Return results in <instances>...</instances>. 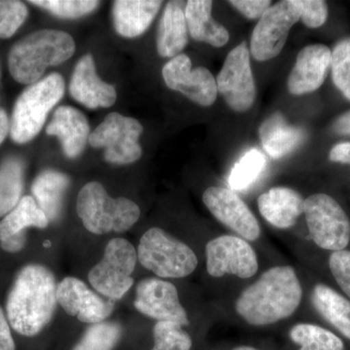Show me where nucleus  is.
Listing matches in <instances>:
<instances>
[{"label":"nucleus","mask_w":350,"mask_h":350,"mask_svg":"<svg viewBox=\"0 0 350 350\" xmlns=\"http://www.w3.org/2000/svg\"><path fill=\"white\" fill-rule=\"evenodd\" d=\"M303 300V287L293 267H271L243 290L234 310L251 326L265 327L289 319Z\"/></svg>","instance_id":"f257e3e1"},{"label":"nucleus","mask_w":350,"mask_h":350,"mask_svg":"<svg viewBox=\"0 0 350 350\" xmlns=\"http://www.w3.org/2000/svg\"><path fill=\"white\" fill-rule=\"evenodd\" d=\"M57 283L54 273L42 265L24 267L6 301V315L14 330L34 337L49 324L57 308Z\"/></svg>","instance_id":"f03ea898"},{"label":"nucleus","mask_w":350,"mask_h":350,"mask_svg":"<svg viewBox=\"0 0 350 350\" xmlns=\"http://www.w3.org/2000/svg\"><path fill=\"white\" fill-rule=\"evenodd\" d=\"M76 45L70 34L57 29H41L25 36L9 54V71L21 84L41 80L46 69L64 64L75 55Z\"/></svg>","instance_id":"7ed1b4c3"},{"label":"nucleus","mask_w":350,"mask_h":350,"mask_svg":"<svg viewBox=\"0 0 350 350\" xmlns=\"http://www.w3.org/2000/svg\"><path fill=\"white\" fill-rule=\"evenodd\" d=\"M78 216L87 231L94 234L124 232L140 217L139 206L126 198L110 197L98 182L83 186L76 204Z\"/></svg>","instance_id":"20e7f679"},{"label":"nucleus","mask_w":350,"mask_h":350,"mask_svg":"<svg viewBox=\"0 0 350 350\" xmlns=\"http://www.w3.org/2000/svg\"><path fill=\"white\" fill-rule=\"evenodd\" d=\"M66 82L59 73L29 85L14 105L10 135L14 142L27 144L42 130L46 119L57 103L63 100Z\"/></svg>","instance_id":"39448f33"},{"label":"nucleus","mask_w":350,"mask_h":350,"mask_svg":"<svg viewBox=\"0 0 350 350\" xmlns=\"http://www.w3.org/2000/svg\"><path fill=\"white\" fill-rule=\"evenodd\" d=\"M142 267L162 280H175L192 275L199 265L194 250L160 228L144 232L137 247Z\"/></svg>","instance_id":"423d86ee"},{"label":"nucleus","mask_w":350,"mask_h":350,"mask_svg":"<svg viewBox=\"0 0 350 350\" xmlns=\"http://www.w3.org/2000/svg\"><path fill=\"white\" fill-rule=\"evenodd\" d=\"M137 262L135 246L125 239H113L107 243L100 262L88 275L91 286L112 301L120 300L133 285L131 278Z\"/></svg>","instance_id":"0eeeda50"},{"label":"nucleus","mask_w":350,"mask_h":350,"mask_svg":"<svg viewBox=\"0 0 350 350\" xmlns=\"http://www.w3.org/2000/svg\"><path fill=\"white\" fill-rule=\"evenodd\" d=\"M306 226L313 243L324 250H344L350 243V220L331 196L319 193L304 204Z\"/></svg>","instance_id":"6e6552de"},{"label":"nucleus","mask_w":350,"mask_h":350,"mask_svg":"<svg viewBox=\"0 0 350 350\" xmlns=\"http://www.w3.org/2000/svg\"><path fill=\"white\" fill-rule=\"evenodd\" d=\"M144 126L137 119L109 113L89 137L94 148H105V159L112 165H131L139 160L142 148L139 140Z\"/></svg>","instance_id":"1a4fd4ad"},{"label":"nucleus","mask_w":350,"mask_h":350,"mask_svg":"<svg viewBox=\"0 0 350 350\" xmlns=\"http://www.w3.org/2000/svg\"><path fill=\"white\" fill-rule=\"evenodd\" d=\"M301 17L299 0H284L269 7L258 21L250 40V53L265 62L280 54L292 27Z\"/></svg>","instance_id":"9d476101"},{"label":"nucleus","mask_w":350,"mask_h":350,"mask_svg":"<svg viewBox=\"0 0 350 350\" xmlns=\"http://www.w3.org/2000/svg\"><path fill=\"white\" fill-rule=\"evenodd\" d=\"M206 271L213 278H253L259 269L258 255L250 241L236 234H222L206 246Z\"/></svg>","instance_id":"9b49d317"},{"label":"nucleus","mask_w":350,"mask_h":350,"mask_svg":"<svg viewBox=\"0 0 350 350\" xmlns=\"http://www.w3.org/2000/svg\"><path fill=\"white\" fill-rule=\"evenodd\" d=\"M217 90L236 112H246L256 98V86L250 64L247 44L241 43L228 54L216 78Z\"/></svg>","instance_id":"f8f14e48"},{"label":"nucleus","mask_w":350,"mask_h":350,"mask_svg":"<svg viewBox=\"0 0 350 350\" xmlns=\"http://www.w3.org/2000/svg\"><path fill=\"white\" fill-rule=\"evenodd\" d=\"M163 81L170 90L179 92L200 107H211L217 98L215 78L206 68L192 69V62L185 54L172 57L163 68Z\"/></svg>","instance_id":"ddd939ff"},{"label":"nucleus","mask_w":350,"mask_h":350,"mask_svg":"<svg viewBox=\"0 0 350 350\" xmlns=\"http://www.w3.org/2000/svg\"><path fill=\"white\" fill-rule=\"evenodd\" d=\"M202 202L214 217L239 238L255 241L261 236L256 216L234 191L211 186L204 191Z\"/></svg>","instance_id":"4468645a"},{"label":"nucleus","mask_w":350,"mask_h":350,"mask_svg":"<svg viewBox=\"0 0 350 350\" xmlns=\"http://www.w3.org/2000/svg\"><path fill=\"white\" fill-rule=\"evenodd\" d=\"M133 305L137 312L157 322H174L182 327L190 324L178 290L162 278H145L138 283Z\"/></svg>","instance_id":"2eb2a0df"},{"label":"nucleus","mask_w":350,"mask_h":350,"mask_svg":"<svg viewBox=\"0 0 350 350\" xmlns=\"http://www.w3.org/2000/svg\"><path fill=\"white\" fill-rule=\"evenodd\" d=\"M57 300L64 312L83 323H100L114 310V301L105 300L86 283L72 276L64 278L57 284Z\"/></svg>","instance_id":"dca6fc26"},{"label":"nucleus","mask_w":350,"mask_h":350,"mask_svg":"<svg viewBox=\"0 0 350 350\" xmlns=\"http://www.w3.org/2000/svg\"><path fill=\"white\" fill-rule=\"evenodd\" d=\"M332 51L323 44L306 46L297 56L287 80L288 91L295 96L312 93L323 85L331 68Z\"/></svg>","instance_id":"f3484780"},{"label":"nucleus","mask_w":350,"mask_h":350,"mask_svg":"<svg viewBox=\"0 0 350 350\" xmlns=\"http://www.w3.org/2000/svg\"><path fill=\"white\" fill-rule=\"evenodd\" d=\"M69 93L88 109L110 107L117 100L116 89L98 77L94 57L90 54L76 64L69 83Z\"/></svg>","instance_id":"a211bd4d"},{"label":"nucleus","mask_w":350,"mask_h":350,"mask_svg":"<svg viewBox=\"0 0 350 350\" xmlns=\"http://www.w3.org/2000/svg\"><path fill=\"white\" fill-rule=\"evenodd\" d=\"M49 219L41 211L36 200L25 196L13 211L0 221V245L8 253H17L25 247L27 241L25 230L36 227L45 229Z\"/></svg>","instance_id":"6ab92c4d"},{"label":"nucleus","mask_w":350,"mask_h":350,"mask_svg":"<svg viewBox=\"0 0 350 350\" xmlns=\"http://www.w3.org/2000/svg\"><path fill=\"white\" fill-rule=\"evenodd\" d=\"M46 133L59 138L64 155L68 159L81 155L91 135L87 117L80 110L68 105L57 108Z\"/></svg>","instance_id":"aec40b11"},{"label":"nucleus","mask_w":350,"mask_h":350,"mask_svg":"<svg viewBox=\"0 0 350 350\" xmlns=\"http://www.w3.org/2000/svg\"><path fill=\"white\" fill-rule=\"evenodd\" d=\"M258 208L262 218L276 229L286 230L296 225L304 213L305 200L297 191L273 187L259 196Z\"/></svg>","instance_id":"412c9836"},{"label":"nucleus","mask_w":350,"mask_h":350,"mask_svg":"<svg viewBox=\"0 0 350 350\" xmlns=\"http://www.w3.org/2000/svg\"><path fill=\"white\" fill-rule=\"evenodd\" d=\"M156 0H117L113 2L112 18L115 31L122 38L142 36L162 7Z\"/></svg>","instance_id":"4be33fe9"},{"label":"nucleus","mask_w":350,"mask_h":350,"mask_svg":"<svg viewBox=\"0 0 350 350\" xmlns=\"http://www.w3.org/2000/svg\"><path fill=\"white\" fill-rule=\"evenodd\" d=\"M213 5L209 0H189L185 6L186 23L195 40L220 48L229 42L230 33L224 25L213 19Z\"/></svg>","instance_id":"5701e85b"},{"label":"nucleus","mask_w":350,"mask_h":350,"mask_svg":"<svg viewBox=\"0 0 350 350\" xmlns=\"http://www.w3.org/2000/svg\"><path fill=\"white\" fill-rule=\"evenodd\" d=\"M188 44V27L185 9L180 1H170L163 10L158 34L157 50L162 57H172L180 55Z\"/></svg>","instance_id":"b1692460"},{"label":"nucleus","mask_w":350,"mask_h":350,"mask_svg":"<svg viewBox=\"0 0 350 350\" xmlns=\"http://www.w3.org/2000/svg\"><path fill=\"white\" fill-rule=\"evenodd\" d=\"M70 185L68 175L57 170H46L34 179L33 199L49 221H57L63 209L64 195Z\"/></svg>","instance_id":"393cba45"},{"label":"nucleus","mask_w":350,"mask_h":350,"mask_svg":"<svg viewBox=\"0 0 350 350\" xmlns=\"http://www.w3.org/2000/svg\"><path fill=\"white\" fill-rule=\"evenodd\" d=\"M259 135L265 150L275 160L291 153L304 140V131L289 125L280 114L267 119L260 126Z\"/></svg>","instance_id":"a878e982"},{"label":"nucleus","mask_w":350,"mask_h":350,"mask_svg":"<svg viewBox=\"0 0 350 350\" xmlns=\"http://www.w3.org/2000/svg\"><path fill=\"white\" fill-rule=\"evenodd\" d=\"M312 303L317 312L336 330L350 340V300L328 285H315Z\"/></svg>","instance_id":"bb28decb"},{"label":"nucleus","mask_w":350,"mask_h":350,"mask_svg":"<svg viewBox=\"0 0 350 350\" xmlns=\"http://www.w3.org/2000/svg\"><path fill=\"white\" fill-rule=\"evenodd\" d=\"M24 165L17 158L6 159L0 165V217L15 208L24 190Z\"/></svg>","instance_id":"cd10ccee"},{"label":"nucleus","mask_w":350,"mask_h":350,"mask_svg":"<svg viewBox=\"0 0 350 350\" xmlns=\"http://www.w3.org/2000/svg\"><path fill=\"white\" fill-rule=\"evenodd\" d=\"M289 338L300 347L299 350H345L342 338L315 324H296L290 329Z\"/></svg>","instance_id":"c85d7f7f"},{"label":"nucleus","mask_w":350,"mask_h":350,"mask_svg":"<svg viewBox=\"0 0 350 350\" xmlns=\"http://www.w3.org/2000/svg\"><path fill=\"white\" fill-rule=\"evenodd\" d=\"M267 159L261 151L246 152L234 165L229 177L232 191H243L250 187L266 169Z\"/></svg>","instance_id":"c756f323"},{"label":"nucleus","mask_w":350,"mask_h":350,"mask_svg":"<svg viewBox=\"0 0 350 350\" xmlns=\"http://www.w3.org/2000/svg\"><path fill=\"white\" fill-rule=\"evenodd\" d=\"M123 329L115 322L92 324L72 350H113L121 338Z\"/></svg>","instance_id":"7c9ffc66"},{"label":"nucleus","mask_w":350,"mask_h":350,"mask_svg":"<svg viewBox=\"0 0 350 350\" xmlns=\"http://www.w3.org/2000/svg\"><path fill=\"white\" fill-rule=\"evenodd\" d=\"M151 350H191L193 340L183 327L174 322H156Z\"/></svg>","instance_id":"2f4dec72"},{"label":"nucleus","mask_w":350,"mask_h":350,"mask_svg":"<svg viewBox=\"0 0 350 350\" xmlns=\"http://www.w3.org/2000/svg\"><path fill=\"white\" fill-rule=\"evenodd\" d=\"M31 4L63 19H79L93 13L100 1L93 0H32Z\"/></svg>","instance_id":"473e14b6"},{"label":"nucleus","mask_w":350,"mask_h":350,"mask_svg":"<svg viewBox=\"0 0 350 350\" xmlns=\"http://www.w3.org/2000/svg\"><path fill=\"white\" fill-rule=\"evenodd\" d=\"M331 70L334 84L350 100V38L342 39L334 46Z\"/></svg>","instance_id":"72a5a7b5"},{"label":"nucleus","mask_w":350,"mask_h":350,"mask_svg":"<svg viewBox=\"0 0 350 350\" xmlns=\"http://www.w3.org/2000/svg\"><path fill=\"white\" fill-rule=\"evenodd\" d=\"M29 15L25 4L15 0H0V38H9L24 24Z\"/></svg>","instance_id":"f704fd0d"},{"label":"nucleus","mask_w":350,"mask_h":350,"mask_svg":"<svg viewBox=\"0 0 350 350\" xmlns=\"http://www.w3.org/2000/svg\"><path fill=\"white\" fill-rule=\"evenodd\" d=\"M329 269L338 287L350 300V250L332 252L329 257Z\"/></svg>","instance_id":"c9c22d12"},{"label":"nucleus","mask_w":350,"mask_h":350,"mask_svg":"<svg viewBox=\"0 0 350 350\" xmlns=\"http://www.w3.org/2000/svg\"><path fill=\"white\" fill-rule=\"evenodd\" d=\"M301 22L310 29H317L325 24L328 18V6L322 0H299Z\"/></svg>","instance_id":"e433bc0d"},{"label":"nucleus","mask_w":350,"mask_h":350,"mask_svg":"<svg viewBox=\"0 0 350 350\" xmlns=\"http://www.w3.org/2000/svg\"><path fill=\"white\" fill-rule=\"evenodd\" d=\"M229 3L250 20L260 19L271 6L269 0H232Z\"/></svg>","instance_id":"4c0bfd02"},{"label":"nucleus","mask_w":350,"mask_h":350,"mask_svg":"<svg viewBox=\"0 0 350 350\" xmlns=\"http://www.w3.org/2000/svg\"><path fill=\"white\" fill-rule=\"evenodd\" d=\"M15 349L16 345L11 334L10 324L0 306V350Z\"/></svg>","instance_id":"58836bf2"},{"label":"nucleus","mask_w":350,"mask_h":350,"mask_svg":"<svg viewBox=\"0 0 350 350\" xmlns=\"http://www.w3.org/2000/svg\"><path fill=\"white\" fill-rule=\"evenodd\" d=\"M329 160L331 162L350 165V142H342L335 145L329 153Z\"/></svg>","instance_id":"ea45409f"},{"label":"nucleus","mask_w":350,"mask_h":350,"mask_svg":"<svg viewBox=\"0 0 350 350\" xmlns=\"http://www.w3.org/2000/svg\"><path fill=\"white\" fill-rule=\"evenodd\" d=\"M333 130L337 135H350V111L338 117L334 123Z\"/></svg>","instance_id":"a19ab883"},{"label":"nucleus","mask_w":350,"mask_h":350,"mask_svg":"<svg viewBox=\"0 0 350 350\" xmlns=\"http://www.w3.org/2000/svg\"><path fill=\"white\" fill-rule=\"evenodd\" d=\"M10 123L5 110L0 107V145L5 140L7 135L10 133Z\"/></svg>","instance_id":"79ce46f5"},{"label":"nucleus","mask_w":350,"mask_h":350,"mask_svg":"<svg viewBox=\"0 0 350 350\" xmlns=\"http://www.w3.org/2000/svg\"><path fill=\"white\" fill-rule=\"evenodd\" d=\"M232 350H259L255 347H250V345H239V347H234Z\"/></svg>","instance_id":"37998d69"}]
</instances>
